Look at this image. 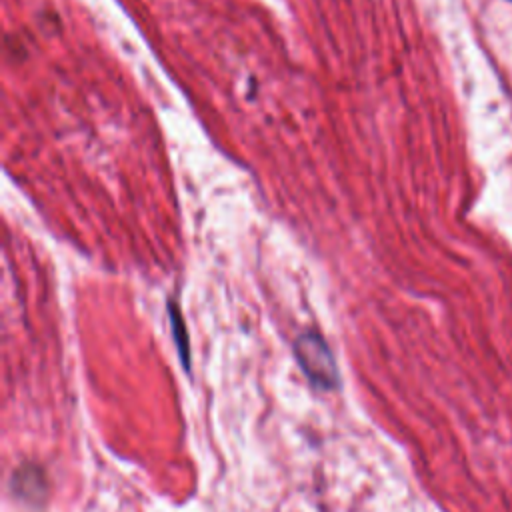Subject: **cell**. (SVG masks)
<instances>
[{"label":"cell","instance_id":"obj_1","mask_svg":"<svg viewBox=\"0 0 512 512\" xmlns=\"http://www.w3.org/2000/svg\"><path fill=\"white\" fill-rule=\"evenodd\" d=\"M294 356L302 368V372L308 376V380L322 388L332 390L338 386V368L334 362V356L324 342L322 336L314 332L302 334L294 342Z\"/></svg>","mask_w":512,"mask_h":512},{"label":"cell","instance_id":"obj_2","mask_svg":"<svg viewBox=\"0 0 512 512\" xmlns=\"http://www.w3.org/2000/svg\"><path fill=\"white\" fill-rule=\"evenodd\" d=\"M170 316H172V328H174V340L178 344V350H180V358H182V364L184 368L188 370V344H186V336H184V326H182V318L178 314V310H174L170 306Z\"/></svg>","mask_w":512,"mask_h":512}]
</instances>
